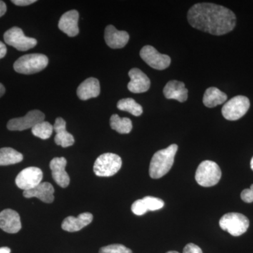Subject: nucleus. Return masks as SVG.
Here are the masks:
<instances>
[{"mask_svg": "<svg viewBox=\"0 0 253 253\" xmlns=\"http://www.w3.org/2000/svg\"><path fill=\"white\" fill-rule=\"evenodd\" d=\"M188 21L193 28L214 36H222L235 28L236 15L230 9L212 3H199L188 11Z\"/></svg>", "mask_w": 253, "mask_h": 253, "instance_id": "1", "label": "nucleus"}, {"mask_svg": "<svg viewBox=\"0 0 253 253\" xmlns=\"http://www.w3.org/2000/svg\"><path fill=\"white\" fill-rule=\"evenodd\" d=\"M178 146L172 144L160 150L154 155L150 163L149 174L153 179H160L166 175L172 168Z\"/></svg>", "mask_w": 253, "mask_h": 253, "instance_id": "2", "label": "nucleus"}, {"mask_svg": "<svg viewBox=\"0 0 253 253\" xmlns=\"http://www.w3.org/2000/svg\"><path fill=\"white\" fill-rule=\"evenodd\" d=\"M49 59L42 54H26L15 61V71L21 74L31 75L41 72L47 66Z\"/></svg>", "mask_w": 253, "mask_h": 253, "instance_id": "3", "label": "nucleus"}, {"mask_svg": "<svg viewBox=\"0 0 253 253\" xmlns=\"http://www.w3.org/2000/svg\"><path fill=\"white\" fill-rule=\"evenodd\" d=\"M221 176V169L217 163L211 161H204L196 169L195 178L199 185L211 187L219 182Z\"/></svg>", "mask_w": 253, "mask_h": 253, "instance_id": "4", "label": "nucleus"}, {"mask_svg": "<svg viewBox=\"0 0 253 253\" xmlns=\"http://www.w3.org/2000/svg\"><path fill=\"white\" fill-rule=\"evenodd\" d=\"M219 226L222 230L226 231L231 235L239 236L249 229V219L241 213L229 212L224 214L219 220Z\"/></svg>", "mask_w": 253, "mask_h": 253, "instance_id": "5", "label": "nucleus"}, {"mask_svg": "<svg viewBox=\"0 0 253 253\" xmlns=\"http://www.w3.org/2000/svg\"><path fill=\"white\" fill-rule=\"evenodd\" d=\"M122 159L118 155L106 153L99 156L95 161L94 172L98 176H111L122 167Z\"/></svg>", "mask_w": 253, "mask_h": 253, "instance_id": "6", "label": "nucleus"}, {"mask_svg": "<svg viewBox=\"0 0 253 253\" xmlns=\"http://www.w3.org/2000/svg\"><path fill=\"white\" fill-rule=\"evenodd\" d=\"M250 106L251 104L249 98L239 95L234 96L225 103L221 109V113L228 121H237L246 115Z\"/></svg>", "mask_w": 253, "mask_h": 253, "instance_id": "7", "label": "nucleus"}, {"mask_svg": "<svg viewBox=\"0 0 253 253\" xmlns=\"http://www.w3.org/2000/svg\"><path fill=\"white\" fill-rule=\"evenodd\" d=\"M4 40L6 44L21 51H28L35 47L38 43L35 38L25 36L22 30L18 27L10 28L5 32Z\"/></svg>", "mask_w": 253, "mask_h": 253, "instance_id": "8", "label": "nucleus"}, {"mask_svg": "<svg viewBox=\"0 0 253 253\" xmlns=\"http://www.w3.org/2000/svg\"><path fill=\"white\" fill-rule=\"evenodd\" d=\"M45 116L39 110L29 111L22 118H14L7 123L8 129L11 131H23L33 128L39 123L44 121Z\"/></svg>", "mask_w": 253, "mask_h": 253, "instance_id": "9", "label": "nucleus"}, {"mask_svg": "<svg viewBox=\"0 0 253 253\" xmlns=\"http://www.w3.org/2000/svg\"><path fill=\"white\" fill-rule=\"evenodd\" d=\"M43 173L40 168L29 167L23 169L16 178V184L23 191L36 188L42 180Z\"/></svg>", "mask_w": 253, "mask_h": 253, "instance_id": "10", "label": "nucleus"}, {"mask_svg": "<svg viewBox=\"0 0 253 253\" xmlns=\"http://www.w3.org/2000/svg\"><path fill=\"white\" fill-rule=\"evenodd\" d=\"M140 56L149 66L159 71L166 69L171 63L169 56L161 54L152 46H144L141 49Z\"/></svg>", "mask_w": 253, "mask_h": 253, "instance_id": "11", "label": "nucleus"}, {"mask_svg": "<svg viewBox=\"0 0 253 253\" xmlns=\"http://www.w3.org/2000/svg\"><path fill=\"white\" fill-rule=\"evenodd\" d=\"M130 82L128 83L127 88L131 92L139 94L146 92L151 86V81L148 76L139 68H132L129 71Z\"/></svg>", "mask_w": 253, "mask_h": 253, "instance_id": "12", "label": "nucleus"}, {"mask_svg": "<svg viewBox=\"0 0 253 253\" xmlns=\"http://www.w3.org/2000/svg\"><path fill=\"white\" fill-rule=\"evenodd\" d=\"M0 228L9 234H16L21 229L19 214L16 211L6 209L0 212Z\"/></svg>", "mask_w": 253, "mask_h": 253, "instance_id": "13", "label": "nucleus"}, {"mask_svg": "<svg viewBox=\"0 0 253 253\" xmlns=\"http://www.w3.org/2000/svg\"><path fill=\"white\" fill-rule=\"evenodd\" d=\"M67 161L63 157L54 158L50 162L49 167L52 172L54 180L58 185L66 188L70 184V177L66 171Z\"/></svg>", "mask_w": 253, "mask_h": 253, "instance_id": "14", "label": "nucleus"}, {"mask_svg": "<svg viewBox=\"0 0 253 253\" xmlns=\"http://www.w3.org/2000/svg\"><path fill=\"white\" fill-rule=\"evenodd\" d=\"M105 41L107 45L112 49H121L127 44L129 36L126 31H118L112 25H109L105 29Z\"/></svg>", "mask_w": 253, "mask_h": 253, "instance_id": "15", "label": "nucleus"}, {"mask_svg": "<svg viewBox=\"0 0 253 253\" xmlns=\"http://www.w3.org/2000/svg\"><path fill=\"white\" fill-rule=\"evenodd\" d=\"M78 20H79V13L78 11L71 10L67 11L60 18L59 29L69 37L78 36L79 33Z\"/></svg>", "mask_w": 253, "mask_h": 253, "instance_id": "16", "label": "nucleus"}, {"mask_svg": "<svg viewBox=\"0 0 253 253\" xmlns=\"http://www.w3.org/2000/svg\"><path fill=\"white\" fill-rule=\"evenodd\" d=\"M54 189L50 183H41L34 189L29 191H23V196L31 199V198H38L42 202L46 204H51L54 200Z\"/></svg>", "mask_w": 253, "mask_h": 253, "instance_id": "17", "label": "nucleus"}, {"mask_svg": "<svg viewBox=\"0 0 253 253\" xmlns=\"http://www.w3.org/2000/svg\"><path fill=\"white\" fill-rule=\"evenodd\" d=\"M163 94L166 99L177 100L179 102H184L188 99V89L182 82H168L163 89Z\"/></svg>", "mask_w": 253, "mask_h": 253, "instance_id": "18", "label": "nucleus"}, {"mask_svg": "<svg viewBox=\"0 0 253 253\" xmlns=\"http://www.w3.org/2000/svg\"><path fill=\"white\" fill-rule=\"evenodd\" d=\"M93 220V215L89 212L82 213L78 217H66L63 220L61 227L68 232H76L89 225Z\"/></svg>", "mask_w": 253, "mask_h": 253, "instance_id": "19", "label": "nucleus"}, {"mask_svg": "<svg viewBox=\"0 0 253 253\" xmlns=\"http://www.w3.org/2000/svg\"><path fill=\"white\" fill-rule=\"evenodd\" d=\"M54 130L56 134L54 141L56 144L63 148L69 147L75 143L74 137L72 134L66 131V123L62 118H57L54 125Z\"/></svg>", "mask_w": 253, "mask_h": 253, "instance_id": "20", "label": "nucleus"}, {"mask_svg": "<svg viewBox=\"0 0 253 253\" xmlns=\"http://www.w3.org/2000/svg\"><path fill=\"white\" fill-rule=\"evenodd\" d=\"M99 82L96 78H89L80 84L77 89L78 97L83 101L96 98L100 94Z\"/></svg>", "mask_w": 253, "mask_h": 253, "instance_id": "21", "label": "nucleus"}, {"mask_svg": "<svg viewBox=\"0 0 253 253\" xmlns=\"http://www.w3.org/2000/svg\"><path fill=\"white\" fill-rule=\"evenodd\" d=\"M227 99V95L217 87L208 88L205 91L203 102L208 108H214L224 104Z\"/></svg>", "mask_w": 253, "mask_h": 253, "instance_id": "22", "label": "nucleus"}, {"mask_svg": "<svg viewBox=\"0 0 253 253\" xmlns=\"http://www.w3.org/2000/svg\"><path fill=\"white\" fill-rule=\"evenodd\" d=\"M23 159V155L12 148L0 149V166L16 164L21 162Z\"/></svg>", "mask_w": 253, "mask_h": 253, "instance_id": "23", "label": "nucleus"}, {"mask_svg": "<svg viewBox=\"0 0 253 253\" xmlns=\"http://www.w3.org/2000/svg\"><path fill=\"white\" fill-rule=\"evenodd\" d=\"M110 126L113 129L120 134H129L132 129V123L128 118H121L117 114L113 115L110 118Z\"/></svg>", "mask_w": 253, "mask_h": 253, "instance_id": "24", "label": "nucleus"}, {"mask_svg": "<svg viewBox=\"0 0 253 253\" xmlns=\"http://www.w3.org/2000/svg\"><path fill=\"white\" fill-rule=\"evenodd\" d=\"M117 107L121 111H126L134 116H141L143 113L142 106L131 98L120 100L118 102Z\"/></svg>", "mask_w": 253, "mask_h": 253, "instance_id": "25", "label": "nucleus"}, {"mask_svg": "<svg viewBox=\"0 0 253 253\" xmlns=\"http://www.w3.org/2000/svg\"><path fill=\"white\" fill-rule=\"evenodd\" d=\"M54 131V126L46 121L39 123L32 128L33 135L42 139H49Z\"/></svg>", "mask_w": 253, "mask_h": 253, "instance_id": "26", "label": "nucleus"}, {"mask_svg": "<svg viewBox=\"0 0 253 253\" xmlns=\"http://www.w3.org/2000/svg\"><path fill=\"white\" fill-rule=\"evenodd\" d=\"M148 211H156L164 207V201L159 198L146 196L142 199Z\"/></svg>", "mask_w": 253, "mask_h": 253, "instance_id": "27", "label": "nucleus"}, {"mask_svg": "<svg viewBox=\"0 0 253 253\" xmlns=\"http://www.w3.org/2000/svg\"><path fill=\"white\" fill-rule=\"evenodd\" d=\"M99 253H132V251L123 245L112 244L101 248Z\"/></svg>", "mask_w": 253, "mask_h": 253, "instance_id": "28", "label": "nucleus"}, {"mask_svg": "<svg viewBox=\"0 0 253 253\" xmlns=\"http://www.w3.org/2000/svg\"><path fill=\"white\" fill-rule=\"evenodd\" d=\"M131 211L134 214L138 216L143 215L148 212L142 199H139L136 201L131 205Z\"/></svg>", "mask_w": 253, "mask_h": 253, "instance_id": "29", "label": "nucleus"}, {"mask_svg": "<svg viewBox=\"0 0 253 253\" xmlns=\"http://www.w3.org/2000/svg\"><path fill=\"white\" fill-rule=\"evenodd\" d=\"M241 198L244 202L251 204L253 202V184L250 189H244L241 192Z\"/></svg>", "mask_w": 253, "mask_h": 253, "instance_id": "30", "label": "nucleus"}, {"mask_svg": "<svg viewBox=\"0 0 253 253\" xmlns=\"http://www.w3.org/2000/svg\"><path fill=\"white\" fill-rule=\"evenodd\" d=\"M183 253H203V251L201 248L196 244H189L184 247Z\"/></svg>", "mask_w": 253, "mask_h": 253, "instance_id": "31", "label": "nucleus"}, {"mask_svg": "<svg viewBox=\"0 0 253 253\" xmlns=\"http://www.w3.org/2000/svg\"><path fill=\"white\" fill-rule=\"evenodd\" d=\"M36 0H12L11 2L17 6H24L36 2Z\"/></svg>", "mask_w": 253, "mask_h": 253, "instance_id": "32", "label": "nucleus"}, {"mask_svg": "<svg viewBox=\"0 0 253 253\" xmlns=\"http://www.w3.org/2000/svg\"><path fill=\"white\" fill-rule=\"evenodd\" d=\"M6 51H7V49H6V45L2 42L0 41V59L6 56Z\"/></svg>", "mask_w": 253, "mask_h": 253, "instance_id": "33", "label": "nucleus"}, {"mask_svg": "<svg viewBox=\"0 0 253 253\" xmlns=\"http://www.w3.org/2000/svg\"><path fill=\"white\" fill-rule=\"evenodd\" d=\"M6 11V5L4 1H0V17L4 16Z\"/></svg>", "mask_w": 253, "mask_h": 253, "instance_id": "34", "label": "nucleus"}, {"mask_svg": "<svg viewBox=\"0 0 253 253\" xmlns=\"http://www.w3.org/2000/svg\"><path fill=\"white\" fill-rule=\"evenodd\" d=\"M0 253H11V249L8 247L0 248Z\"/></svg>", "mask_w": 253, "mask_h": 253, "instance_id": "35", "label": "nucleus"}, {"mask_svg": "<svg viewBox=\"0 0 253 253\" xmlns=\"http://www.w3.org/2000/svg\"><path fill=\"white\" fill-rule=\"evenodd\" d=\"M5 93V87L1 83H0V97L3 96Z\"/></svg>", "mask_w": 253, "mask_h": 253, "instance_id": "36", "label": "nucleus"}, {"mask_svg": "<svg viewBox=\"0 0 253 253\" xmlns=\"http://www.w3.org/2000/svg\"><path fill=\"white\" fill-rule=\"evenodd\" d=\"M251 169H252V170L253 171V157L252 158V159H251Z\"/></svg>", "mask_w": 253, "mask_h": 253, "instance_id": "37", "label": "nucleus"}, {"mask_svg": "<svg viewBox=\"0 0 253 253\" xmlns=\"http://www.w3.org/2000/svg\"><path fill=\"white\" fill-rule=\"evenodd\" d=\"M166 253H179L176 252V251H169V252H168Z\"/></svg>", "mask_w": 253, "mask_h": 253, "instance_id": "38", "label": "nucleus"}]
</instances>
